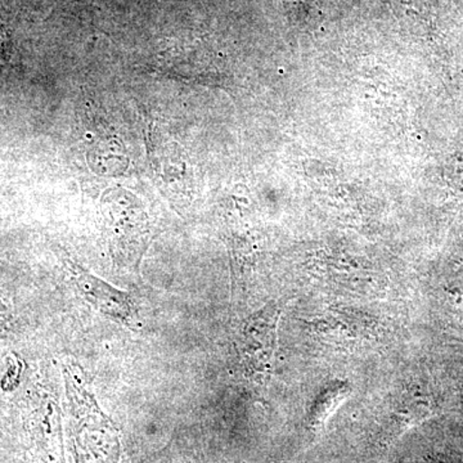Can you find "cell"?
Wrapping results in <instances>:
<instances>
[{
	"mask_svg": "<svg viewBox=\"0 0 463 463\" xmlns=\"http://www.w3.org/2000/svg\"><path fill=\"white\" fill-rule=\"evenodd\" d=\"M281 315V303L270 301L250 316L237 332V354L243 371L252 379L267 380L273 373Z\"/></svg>",
	"mask_w": 463,
	"mask_h": 463,
	"instance_id": "cell-2",
	"label": "cell"
},
{
	"mask_svg": "<svg viewBox=\"0 0 463 463\" xmlns=\"http://www.w3.org/2000/svg\"><path fill=\"white\" fill-rule=\"evenodd\" d=\"M148 156L152 170L164 192L175 201V196L182 194L183 160L178 146L156 127H152L147 133Z\"/></svg>",
	"mask_w": 463,
	"mask_h": 463,
	"instance_id": "cell-4",
	"label": "cell"
},
{
	"mask_svg": "<svg viewBox=\"0 0 463 463\" xmlns=\"http://www.w3.org/2000/svg\"><path fill=\"white\" fill-rule=\"evenodd\" d=\"M65 264L76 288L90 306L112 321L132 327L137 319V310L129 294L88 272L70 258L65 259Z\"/></svg>",
	"mask_w": 463,
	"mask_h": 463,
	"instance_id": "cell-3",
	"label": "cell"
},
{
	"mask_svg": "<svg viewBox=\"0 0 463 463\" xmlns=\"http://www.w3.org/2000/svg\"><path fill=\"white\" fill-rule=\"evenodd\" d=\"M99 210L115 263L138 268L151 241V224L141 201L130 192L111 188L100 199Z\"/></svg>",
	"mask_w": 463,
	"mask_h": 463,
	"instance_id": "cell-1",
	"label": "cell"
}]
</instances>
